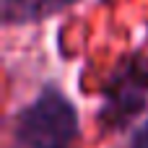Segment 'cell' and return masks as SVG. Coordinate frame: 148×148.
<instances>
[{
    "instance_id": "obj_1",
    "label": "cell",
    "mask_w": 148,
    "mask_h": 148,
    "mask_svg": "<svg viewBox=\"0 0 148 148\" xmlns=\"http://www.w3.org/2000/svg\"><path fill=\"white\" fill-rule=\"evenodd\" d=\"M78 138V114L65 94L44 88L16 114V148H73Z\"/></svg>"
},
{
    "instance_id": "obj_2",
    "label": "cell",
    "mask_w": 148,
    "mask_h": 148,
    "mask_svg": "<svg viewBox=\"0 0 148 148\" xmlns=\"http://www.w3.org/2000/svg\"><path fill=\"white\" fill-rule=\"evenodd\" d=\"M78 0H3V18L8 23H29L49 18Z\"/></svg>"
},
{
    "instance_id": "obj_3",
    "label": "cell",
    "mask_w": 148,
    "mask_h": 148,
    "mask_svg": "<svg viewBox=\"0 0 148 148\" xmlns=\"http://www.w3.org/2000/svg\"><path fill=\"white\" fill-rule=\"evenodd\" d=\"M130 148H148V122L140 127V130H138V135L133 138Z\"/></svg>"
}]
</instances>
